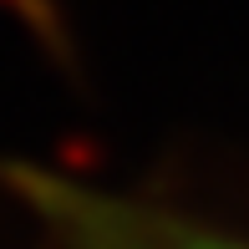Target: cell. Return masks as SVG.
Wrapping results in <instances>:
<instances>
[{
  "instance_id": "1",
  "label": "cell",
  "mask_w": 249,
  "mask_h": 249,
  "mask_svg": "<svg viewBox=\"0 0 249 249\" xmlns=\"http://www.w3.org/2000/svg\"><path fill=\"white\" fill-rule=\"evenodd\" d=\"M0 183L46 249H249L244 224L148 188H117L41 163H0Z\"/></svg>"
}]
</instances>
